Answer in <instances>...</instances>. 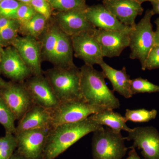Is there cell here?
Returning a JSON list of instances; mask_svg holds the SVG:
<instances>
[{
  "label": "cell",
  "instance_id": "1",
  "mask_svg": "<svg viewBox=\"0 0 159 159\" xmlns=\"http://www.w3.org/2000/svg\"><path fill=\"white\" fill-rule=\"evenodd\" d=\"M91 116L79 122L65 123L51 129L42 159H55L80 139L102 128Z\"/></svg>",
  "mask_w": 159,
  "mask_h": 159
},
{
  "label": "cell",
  "instance_id": "2",
  "mask_svg": "<svg viewBox=\"0 0 159 159\" xmlns=\"http://www.w3.org/2000/svg\"><path fill=\"white\" fill-rule=\"evenodd\" d=\"M80 70L81 93L87 102L91 105L112 110L120 107L119 99L106 84L102 71L94 69L93 66L85 64Z\"/></svg>",
  "mask_w": 159,
  "mask_h": 159
},
{
  "label": "cell",
  "instance_id": "3",
  "mask_svg": "<svg viewBox=\"0 0 159 159\" xmlns=\"http://www.w3.org/2000/svg\"><path fill=\"white\" fill-rule=\"evenodd\" d=\"M43 34L40 42L42 57L54 67L66 68L75 66L71 36L61 31L57 24L49 26Z\"/></svg>",
  "mask_w": 159,
  "mask_h": 159
},
{
  "label": "cell",
  "instance_id": "4",
  "mask_svg": "<svg viewBox=\"0 0 159 159\" xmlns=\"http://www.w3.org/2000/svg\"><path fill=\"white\" fill-rule=\"evenodd\" d=\"M44 74L60 102L84 99L80 87V69L76 66L66 68L54 67Z\"/></svg>",
  "mask_w": 159,
  "mask_h": 159
},
{
  "label": "cell",
  "instance_id": "5",
  "mask_svg": "<svg viewBox=\"0 0 159 159\" xmlns=\"http://www.w3.org/2000/svg\"><path fill=\"white\" fill-rule=\"evenodd\" d=\"M154 15L148 9L142 19L132 28L129 33L130 59L140 61L142 70H145V62L149 52L155 45L154 31L151 23Z\"/></svg>",
  "mask_w": 159,
  "mask_h": 159
},
{
  "label": "cell",
  "instance_id": "6",
  "mask_svg": "<svg viewBox=\"0 0 159 159\" xmlns=\"http://www.w3.org/2000/svg\"><path fill=\"white\" fill-rule=\"evenodd\" d=\"M125 140L121 132L109 127L95 131L92 142L93 159H122L128 149Z\"/></svg>",
  "mask_w": 159,
  "mask_h": 159
},
{
  "label": "cell",
  "instance_id": "7",
  "mask_svg": "<svg viewBox=\"0 0 159 159\" xmlns=\"http://www.w3.org/2000/svg\"><path fill=\"white\" fill-rule=\"evenodd\" d=\"M107 109L109 108L91 105L84 99L60 102L57 107L51 111L52 128L65 123L82 121Z\"/></svg>",
  "mask_w": 159,
  "mask_h": 159
},
{
  "label": "cell",
  "instance_id": "8",
  "mask_svg": "<svg viewBox=\"0 0 159 159\" xmlns=\"http://www.w3.org/2000/svg\"><path fill=\"white\" fill-rule=\"evenodd\" d=\"M51 127L24 131L15 134L16 150L26 159H42Z\"/></svg>",
  "mask_w": 159,
  "mask_h": 159
},
{
  "label": "cell",
  "instance_id": "9",
  "mask_svg": "<svg viewBox=\"0 0 159 159\" xmlns=\"http://www.w3.org/2000/svg\"><path fill=\"white\" fill-rule=\"evenodd\" d=\"M24 82L10 81L7 86L0 89V97L11 110L16 120L21 119L35 105Z\"/></svg>",
  "mask_w": 159,
  "mask_h": 159
},
{
  "label": "cell",
  "instance_id": "10",
  "mask_svg": "<svg viewBox=\"0 0 159 159\" xmlns=\"http://www.w3.org/2000/svg\"><path fill=\"white\" fill-rule=\"evenodd\" d=\"M125 137L133 141L130 148H138L145 159H159V132L153 126L137 127L129 132Z\"/></svg>",
  "mask_w": 159,
  "mask_h": 159
},
{
  "label": "cell",
  "instance_id": "11",
  "mask_svg": "<svg viewBox=\"0 0 159 159\" xmlns=\"http://www.w3.org/2000/svg\"><path fill=\"white\" fill-rule=\"evenodd\" d=\"M24 82L35 105L52 111L60 102L54 93L48 80L43 75L32 76Z\"/></svg>",
  "mask_w": 159,
  "mask_h": 159
},
{
  "label": "cell",
  "instance_id": "12",
  "mask_svg": "<svg viewBox=\"0 0 159 159\" xmlns=\"http://www.w3.org/2000/svg\"><path fill=\"white\" fill-rule=\"evenodd\" d=\"M132 28L124 31L96 29L93 31L103 57H119L122 51L129 47V33Z\"/></svg>",
  "mask_w": 159,
  "mask_h": 159
},
{
  "label": "cell",
  "instance_id": "13",
  "mask_svg": "<svg viewBox=\"0 0 159 159\" xmlns=\"http://www.w3.org/2000/svg\"><path fill=\"white\" fill-rule=\"evenodd\" d=\"M0 74L15 82H24L33 75L17 50L12 46L3 50L0 58Z\"/></svg>",
  "mask_w": 159,
  "mask_h": 159
},
{
  "label": "cell",
  "instance_id": "14",
  "mask_svg": "<svg viewBox=\"0 0 159 159\" xmlns=\"http://www.w3.org/2000/svg\"><path fill=\"white\" fill-rule=\"evenodd\" d=\"M74 55L85 65L93 66L103 61L101 49L93 32H84L71 36Z\"/></svg>",
  "mask_w": 159,
  "mask_h": 159
},
{
  "label": "cell",
  "instance_id": "15",
  "mask_svg": "<svg viewBox=\"0 0 159 159\" xmlns=\"http://www.w3.org/2000/svg\"><path fill=\"white\" fill-rule=\"evenodd\" d=\"M17 50L24 62L31 70L32 75H43L41 68L40 43L31 36H17L11 45Z\"/></svg>",
  "mask_w": 159,
  "mask_h": 159
},
{
  "label": "cell",
  "instance_id": "16",
  "mask_svg": "<svg viewBox=\"0 0 159 159\" xmlns=\"http://www.w3.org/2000/svg\"><path fill=\"white\" fill-rule=\"evenodd\" d=\"M102 5L124 25L134 27L138 16L144 11L142 4L135 0H107Z\"/></svg>",
  "mask_w": 159,
  "mask_h": 159
},
{
  "label": "cell",
  "instance_id": "17",
  "mask_svg": "<svg viewBox=\"0 0 159 159\" xmlns=\"http://www.w3.org/2000/svg\"><path fill=\"white\" fill-rule=\"evenodd\" d=\"M85 9L60 12L57 16V25L70 36L84 32H93L96 29L86 17Z\"/></svg>",
  "mask_w": 159,
  "mask_h": 159
},
{
  "label": "cell",
  "instance_id": "18",
  "mask_svg": "<svg viewBox=\"0 0 159 159\" xmlns=\"http://www.w3.org/2000/svg\"><path fill=\"white\" fill-rule=\"evenodd\" d=\"M84 12L89 21L97 29L108 31H124L131 27L122 24L101 4L88 6Z\"/></svg>",
  "mask_w": 159,
  "mask_h": 159
},
{
  "label": "cell",
  "instance_id": "19",
  "mask_svg": "<svg viewBox=\"0 0 159 159\" xmlns=\"http://www.w3.org/2000/svg\"><path fill=\"white\" fill-rule=\"evenodd\" d=\"M49 127L52 128L51 111L34 105L19 120L16 134L30 129Z\"/></svg>",
  "mask_w": 159,
  "mask_h": 159
},
{
  "label": "cell",
  "instance_id": "20",
  "mask_svg": "<svg viewBox=\"0 0 159 159\" xmlns=\"http://www.w3.org/2000/svg\"><path fill=\"white\" fill-rule=\"evenodd\" d=\"M102 72L105 78L108 79L112 86L113 92H116L126 99L132 97L130 89V76L126 73V68L123 67L121 70L113 68L104 62L100 63Z\"/></svg>",
  "mask_w": 159,
  "mask_h": 159
},
{
  "label": "cell",
  "instance_id": "21",
  "mask_svg": "<svg viewBox=\"0 0 159 159\" xmlns=\"http://www.w3.org/2000/svg\"><path fill=\"white\" fill-rule=\"evenodd\" d=\"M91 116L98 124L107 125L117 132H121L122 130L129 132L132 129L126 125L127 121L125 117L111 109L98 112L91 115Z\"/></svg>",
  "mask_w": 159,
  "mask_h": 159
},
{
  "label": "cell",
  "instance_id": "22",
  "mask_svg": "<svg viewBox=\"0 0 159 159\" xmlns=\"http://www.w3.org/2000/svg\"><path fill=\"white\" fill-rule=\"evenodd\" d=\"M47 21L45 17L37 13L31 20L20 25L19 32L25 36L37 39L45 31Z\"/></svg>",
  "mask_w": 159,
  "mask_h": 159
},
{
  "label": "cell",
  "instance_id": "23",
  "mask_svg": "<svg viewBox=\"0 0 159 159\" xmlns=\"http://www.w3.org/2000/svg\"><path fill=\"white\" fill-rule=\"evenodd\" d=\"M15 118L12 112L2 98L0 97V124L3 125L6 133L15 134L16 127L15 125Z\"/></svg>",
  "mask_w": 159,
  "mask_h": 159
},
{
  "label": "cell",
  "instance_id": "24",
  "mask_svg": "<svg viewBox=\"0 0 159 159\" xmlns=\"http://www.w3.org/2000/svg\"><path fill=\"white\" fill-rule=\"evenodd\" d=\"M157 111L155 109L149 111L145 109L130 110L127 109L125 118L126 121L135 122H148L156 118Z\"/></svg>",
  "mask_w": 159,
  "mask_h": 159
},
{
  "label": "cell",
  "instance_id": "25",
  "mask_svg": "<svg viewBox=\"0 0 159 159\" xmlns=\"http://www.w3.org/2000/svg\"><path fill=\"white\" fill-rule=\"evenodd\" d=\"M51 8L60 12L74 10H84L88 6L85 0H48Z\"/></svg>",
  "mask_w": 159,
  "mask_h": 159
},
{
  "label": "cell",
  "instance_id": "26",
  "mask_svg": "<svg viewBox=\"0 0 159 159\" xmlns=\"http://www.w3.org/2000/svg\"><path fill=\"white\" fill-rule=\"evenodd\" d=\"M130 89L133 95L144 93H159V85L154 84L142 77L131 80Z\"/></svg>",
  "mask_w": 159,
  "mask_h": 159
},
{
  "label": "cell",
  "instance_id": "27",
  "mask_svg": "<svg viewBox=\"0 0 159 159\" xmlns=\"http://www.w3.org/2000/svg\"><path fill=\"white\" fill-rule=\"evenodd\" d=\"M20 24L15 20L12 23L0 29V43L3 47L11 46L17 37Z\"/></svg>",
  "mask_w": 159,
  "mask_h": 159
},
{
  "label": "cell",
  "instance_id": "28",
  "mask_svg": "<svg viewBox=\"0 0 159 159\" xmlns=\"http://www.w3.org/2000/svg\"><path fill=\"white\" fill-rule=\"evenodd\" d=\"M17 144L14 134L6 133L0 137V159H9L16 149Z\"/></svg>",
  "mask_w": 159,
  "mask_h": 159
},
{
  "label": "cell",
  "instance_id": "29",
  "mask_svg": "<svg viewBox=\"0 0 159 159\" xmlns=\"http://www.w3.org/2000/svg\"><path fill=\"white\" fill-rule=\"evenodd\" d=\"M22 4L16 0H3L0 4V15L15 20L17 9Z\"/></svg>",
  "mask_w": 159,
  "mask_h": 159
},
{
  "label": "cell",
  "instance_id": "30",
  "mask_svg": "<svg viewBox=\"0 0 159 159\" xmlns=\"http://www.w3.org/2000/svg\"><path fill=\"white\" fill-rule=\"evenodd\" d=\"M36 13L29 4L22 3L17 9L15 20H17L20 25H22L31 20Z\"/></svg>",
  "mask_w": 159,
  "mask_h": 159
},
{
  "label": "cell",
  "instance_id": "31",
  "mask_svg": "<svg viewBox=\"0 0 159 159\" xmlns=\"http://www.w3.org/2000/svg\"><path fill=\"white\" fill-rule=\"evenodd\" d=\"M29 5L36 13L42 15L48 20L51 15V7L48 0H32Z\"/></svg>",
  "mask_w": 159,
  "mask_h": 159
},
{
  "label": "cell",
  "instance_id": "32",
  "mask_svg": "<svg viewBox=\"0 0 159 159\" xmlns=\"http://www.w3.org/2000/svg\"><path fill=\"white\" fill-rule=\"evenodd\" d=\"M159 69V45H154L149 52L145 62V69Z\"/></svg>",
  "mask_w": 159,
  "mask_h": 159
},
{
  "label": "cell",
  "instance_id": "33",
  "mask_svg": "<svg viewBox=\"0 0 159 159\" xmlns=\"http://www.w3.org/2000/svg\"><path fill=\"white\" fill-rule=\"evenodd\" d=\"M14 20L10 19L0 15V29L11 24Z\"/></svg>",
  "mask_w": 159,
  "mask_h": 159
},
{
  "label": "cell",
  "instance_id": "34",
  "mask_svg": "<svg viewBox=\"0 0 159 159\" xmlns=\"http://www.w3.org/2000/svg\"><path fill=\"white\" fill-rule=\"evenodd\" d=\"M156 25V30L154 31L155 45H159V17L157 18L154 22Z\"/></svg>",
  "mask_w": 159,
  "mask_h": 159
},
{
  "label": "cell",
  "instance_id": "35",
  "mask_svg": "<svg viewBox=\"0 0 159 159\" xmlns=\"http://www.w3.org/2000/svg\"><path fill=\"white\" fill-rule=\"evenodd\" d=\"M131 150L128 153V157L126 159H142L137 153L135 148H130Z\"/></svg>",
  "mask_w": 159,
  "mask_h": 159
},
{
  "label": "cell",
  "instance_id": "36",
  "mask_svg": "<svg viewBox=\"0 0 159 159\" xmlns=\"http://www.w3.org/2000/svg\"><path fill=\"white\" fill-rule=\"evenodd\" d=\"M152 9H151L154 15L159 14V0L151 2Z\"/></svg>",
  "mask_w": 159,
  "mask_h": 159
},
{
  "label": "cell",
  "instance_id": "37",
  "mask_svg": "<svg viewBox=\"0 0 159 159\" xmlns=\"http://www.w3.org/2000/svg\"><path fill=\"white\" fill-rule=\"evenodd\" d=\"M9 159H26L22 155L20 154L17 151V150H16L13 154L11 156V157Z\"/></svg>",
  "mask_w": 159,
  "mask_h": 159
},
{
  "label": "cell",
  "instance_id": "38",
  "mask_svg": "<svg viewBox=\"0 0 159 159\" xmlns=\"http://www.w3.org/2000/svg\"><path fill=\"white\" fill-rule=\"evenodd\" d=\"M9 82H6L4 80L0 77V89L7 86Z\"/></svg>",
  "mask_w": 159,
  "mask_h": 159
},
{
  "label": "cell",
  "instance_id": "39",
  "mask_svg": "<svg viewBox=\"0 0 159 159\" xmlns=\"http://www.w3.org/2000/svg\"><path fill=\"white\" fill-rule=\"evenodd\" d=\"M138 3H140V4H142V3L145 2H149L151 3L152 2H155L157 0H135Z\"/></svg>",
  "mask_w": 159,
  "mask_h": 159
},
{
  "label": "cell",
  "instance_id": "40",
  "mask_svg": "<svg viewBox=\"0 0 159 159\" xmlns=\"http://www.w3.org/2000/svg\"><path fill=\"white\" fill-rule=\"evenodd\" d=\"M23 4H29L32 0H16Z\"/></svg>",
  "mask_w": 159,
  "mask_h": 159
},
{
  "label": "cell",
  "instance_id": "41",
  "mask_svg": "<svg viewBox=\"0 0 159 159\" xmlns=\"http://www.w3.org/2000/svg\"><path fill=\"white\" fill-rule=\"evenodd\" d=\"M3 50H4V48H3V46L0 43V58H1Z\"/></svg>",
  "mask_w": 159,
  "mask_h": 159
},
{
  "label": "cell",
  "instance_id": "42",
  "mask_svg": "<svg viewBox=\"0 0 159 159\" xmlns=\"http://www.w3.org/2000/svg\"><path fill=\"white\" fill-rule=\"evenodd\" d=\"M3 0H0V4H1V2H2Z\"/></svg>",
  "mask_w": 159,
  "mask_h": 159
},
{
  "label": "cell",
  "instance_id": "43",
  "mask_svg": "<svg viewBox=\"0 0 159 159\" xmlns=\"http://www.w3.org/2000/svg\"><path fill=\"white\" fill-rule=\"evenodd\" d=\"M107 1V0H102V1Z\"/></svg>",
  "mask_w": 159,
  "mask_h": 159
}]
</instances>
